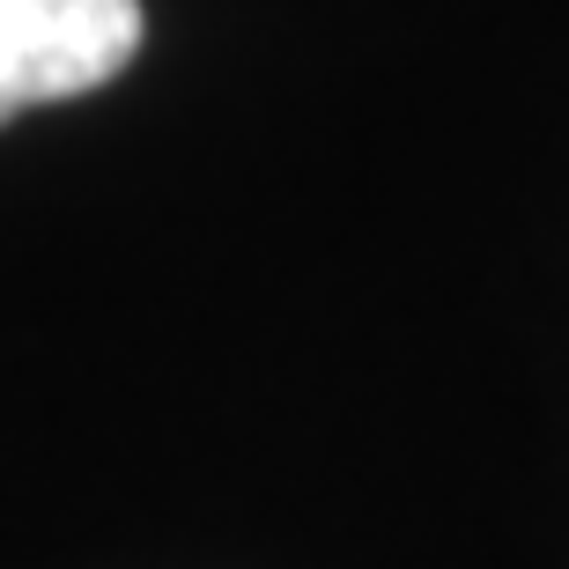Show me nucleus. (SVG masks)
I'll return each mask as SVG.
<instances>
[{
  "mask_svg": "<svg viewBox=\"0 0 569 569\" xmlns=\"http://www.w3.org/2000/svg\"><path fill=\"white\" fill-rule=\"evenodd\" d=\"M141 52V0H0V127L104 89Z\"/></svg>",
  "mask_w": 569,
  "mask_h": 569,
  "instance_id": "nucleus-1",
  "label": "nucleus"
}]
</instances>
